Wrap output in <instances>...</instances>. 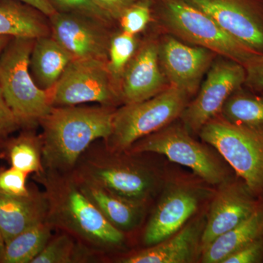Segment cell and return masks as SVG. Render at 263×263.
<instances>
[{
    "instance_id": "1",
    "label": "cell",
    "mask_w": 263,
    "mask_h": 263,
    "mask_svg": "<svg viewBox=\"0 0 263 263\" xmlns=\"http://www.w3.org/2000/svg\"><path fill=\"white\" fill-rule=\"evenodd\" d=\"M112 107L53 106L40 122L44 170L70 173L93 142L113 130Z\"/></svg>"
},
{
    "instance_id": "2",
    "label": "cell",
    "mask_w": 263,
    "mask_h": 263,
    "mask_svg": "<svg viewBox=\"0 0 263 263\" xmlns=\"http://www.w3.org/2000/svg\"><path fill=\"white\" fill-rule=\"evenodd\" d=\"M48 202L47 220L84 245L100 251L122 245L124 232L112 226L81 191L72 173L44 170L36 175Z\"/></svg>"
},
{
    "instance_id": "3",
    "label": "cell",
    "mask_w": 263,
    "mask_h": 263,
    "mask_svg": "<svg viewBox=\"0 0 263 263\" xmlns=\"http://www.w3.org/2000/svg\"><path fill=\"white\" fill-rule=\"evenodd\" d=\"M34 41L12 38L0 55V88L21 127L39 123L53 107L51 91L41 89L29 70Z\"/></svg>"
},
{
    "instance_id": "4",
    "label": "cell",
    "mask_w": 263,
    "mask_h": 263,
    "mask_svg": "<svg viewBox=\"0 0 263 263\" xmlns=\"http://www.w3.org/2000/svg\"><path fill=\"white\" fill-rule=\"evenodd\" d=\"M152 8L165 28L180 41L206 48L243 67L259 55L184 0H153Z\"/></svg>"
},
{
    "instance_id": "5",
    "label": "cell",
    "mask_w": 263,
    "mask_h": 263,
    "mask_svg": "<svg viewBox=\"0 0 263 263\" xmlns=\"http://www.w3.org/2000/svg\"><path fill=\"white\" fill-rule=\"evenodd\" d=\"M190 95L170 85L153 98L124 104L115 110L113 130L105 140L106 150L122 153L136 141L172 124L190 103Z\"/></svg>"
},
{
    "instance_id": "6",
    "label": "cell",
    "mask_w": 263,
    "mask_h": 263,
    "mask_svg": "<svg viewBox=\"0 0 263 263\" xmlns=\"http://www.w3.org/2000/svg\"><path fill=\"white\" fill-rule=\"evenodd\" d=\"M199 135L221 154L251 192L263 199V127L240 125L218 115Z\"/></svg>"
},
{
    "instance_id": "7",
    "label": "cell",
    "mask_w": 263,
    "mask_h": 263,
    "mask_svg": "<svg viewBox=\"0 0 263 263\" xmlns=\"http://www.w3.org/2000/svg\"><path fill=\"white\" fill-rule=\"evenodd\" d=\"M125 152L133 155L156 153L165 156L171 162L191 169L210 184H219L226 180V171L215 156L192 138L183 126L169 124L138 140Z\"/></svg>"
},
{
    "instance_id": "8",
    "label": "cell",
    "mask_w": 263,
    "mask_h": 263,
    "mask_svg": "<svg viewBox=\"0 0 263 263\" xmlns=\"http://www.w3.org/2000/svg\"><path fill=\"white\" fill-rule=\"evenodd\" d=\"M89 155L79 160L72 174L131 201L143 204L155 188L152 173L141 164L123 158L120 153Z\"/></svg>"
},
{
    "instance_id": "9",
    "label": "cell",
    "mask_w": 263,
    "mask_h": 263,
    "mask_svg": "<svg viewBox=\"0 0 263 263\" xmlns=\"http://www.w3.org/2000/svg\"><path fill=\"white\" fill-rule=\"evenodd\" d=\"M108 62L95 59H73L51 90L53 106L98 103L112 107L122 102L119 86Z\"/></svg>"
},
{
    "instance_id": "10",
    "label": "cell",
    "mask_w": 263,
    "mask_h": 263,
    "mask_svg": "<svg viewBox=\"0 0 263 263\" xmlns=\"http://www.w3.org/2000/svg\"><path fill=\"white\" fill-rule=\"evenodd\" d=\"M245 80L243 65L222 57L214 60L196 98L180 117L183 127L190 133H199L209 120L219 115L227 100L243 87Z\"/></svg>"
},
{
    "instance_id": "11",
    "label": "cell",
    "mask_w": 263,
    "mask_h": 263,
    "mask_svg": "<svg viewBox=\"0 0 263 263\" xmlns=\"http://www.w3.org/2000/svg\"><path fill=\"white\" fill-rule=\"evenodd\" d=\"M228 34L263 54V0H184Z\"/></svg>"
},
{
    "instance_id": "12",
    "label": "cell",
    "mask_w": 263,
    "mask_h": 263,
    "mask_svg": "<svg viewBox=\"0 0 263 263\" xmlns=\"http://www.w3.org/2000/svg\"><path fill=\"white\" fill-rule=\"evenodd\" d=\"M263 204L245 181L226 180L214 197L201 237V252L219 235L238 226Z\"/></svg>"
},
{
    "instance_id": "13",
    "label": "cell",
    "mask_w": 263,
    "mask_h": 263,
    "mask_svg": "<svg viewBox=\"0 0 263 263\" xmlns=\"http://www.w3.org/2000/svg\"><path fill=\"white\" fill-rule=\"evenodd\" d=\"M162 69L170 85L193 96L202 77L217 55L210 50L186 44L174 36H165L159 43Z\"/></svg>"
},
{
    "instance_id": "14",
    "label": "cell",
    "mask_w": 263,
    "mask_h": 263,
    "mask_svg": "<svg viewBox=\"0 0 263 263\" xmlns=\"http://www.w3.org/2000/svg\"><path fill=\"white\" fill-rule=\"evenodd\" d=\"M51 36L73 59H95L108 62L110 41L105 26L74 13L56 12L50 16Z\"/></svg>"
},
{
    "instance_id": "15",
    "label": "cell",
    "mask_w": 263,
    "mask_h": 263,
    "mask_svg": "<svg viewBox=\"0 0 263 263\" xmlns=\"http://www.w3.org/2000/svg\"><path fill=\"white\" fill-rule=\"evenodd\" d=\"M160 66L159 43L149 40L137 50L121 77L119 93L122 103L144 101L167 89L170 85Z\"/></svg>"
},
{
    "instance_id": "16",
    "label": "cell",
    "mask_w": 263,
    "mask_h": 263,
    "mask_svg": "<svg viewBox=\"0 0 263 263\" xmlns=\"http://www.w3.org/2000/svg\"><path fill=\"white\" fill-rule=\"evenodd\" d=\"M198 204L196 193L186 186L167 190L147 224L143 234L145 245H157L179 232L196 212Z\"/></svg>"
},
{
    "instance_id": "17",
    "label": "cell",
    "mask_w": 263,
    "mask_h": 263,
    "mask_svg": "<svg viewBox=\"0 0 263 263\" xmlns=\"http://www.w3.org/2000/svg\"><path fill=\"white\" fill-rule=\"evenodd\" d=\"M204 226L197 220L183 227L167 239L121 259L122 263H187L200 251ZM201 252V251H200Z\"/></svg>"
},
{
    "instance_id": "18",
    "label": "cell",
    "mask_w": 263,
    "mask_h": 263,
    "mask_svg": "<svg viewBox=\"0 0 263 263\" xmlns=\"http://www.w3.org/2000/svg\"><path fill=\"white\" fill-rule=\"evenodd\" d=\"M48 202L45 193L31 190L26 196L0 195V233L5 245L19 233L47 220Z\"/></svg>"
},
{
    "instance_id": "19",
    "label": "cell",
    "mask_w": 263,
    "mask_h": 263,
    "mask_svg": "<svg viewBox=\"0 0 263 263\" xmlns=\"http://www.w3.org/2000/svg\"><path fill=\"white\" fill-rule=\"evenodd\" d=\"M72 175L81 191L112 226L122 232L128 231L138 226L142 217L143 204L131 201L106 189Z\"/></svg>"
},
{
    "instance_id": "20",
    "label": "cell",
    "mask_w": 263,
    "mask_h": 263,
    "mask_svg": "<svg viewBox=\"0 0 263 263\" xmlns=\"http://www.w3.org/2000/svg\"><path fill=\"white\" fill-rule=\"evenodd\" d=\"M72 60L73 57L52 36L37 38L29 61L33 79L41 89L51 91Z\"/></svg>"
},
{
    "instance_id": "21",
    "label": "cell",
    "mask_w": 263,
    "mask_h": 263,
    "mask_svg": "<svg viewBox=\"0 0 263 263\" xmlns=\"http://www.w3.org/2000/svg\"><path fill=\"white\" fill-rule=\"evenodd\" d=\"M262 236L263 204L247 219L205 247L202 252V262L221 263L235 251Z\"/></svg>"
},
{
    "instance_id": "22",
    "label": "cell",
    "mask_w": 263,
    "mask_h": 263,
    "mask_svg": "<svg viewBox=\"0 0 263 263\" xmlns=\"http://www.w3.org/2000/svg\"><path fill=\"white\" fill-rule=\"evenodd\" d=\"M37 11L17 0H0V36L35 40L49 35V27Z\"/></svg>"
},
{
    "instance_id": "23",
    "label": "cell",
    "mask_w": 263,
    "mask_h": 263,
    "mask_svg": "<svg viewBox=\"0 0 263 263\" xmlns=\"http://www.w3.org/2000/svg\"><path fill=\"white\" fill-rule=\"evenodd\" d=\"M52 228L46 220L19 233L5 245L1 262H32L51 238Z\"/></svg>"
},
{
    "instance_id": "24",
    "label": "cell",
    "mask_w": 263,
    "mask_h": 263,
    "mask_svg": "<svg viewBox=\"0 0 263 263\" xmlns=\"http://www.w3.org/2000/svg\"><path fill=\"white\" fill-rule=\"evenodd\" d=\"M219 115L234 124L263 127V91L240 88L227 100Z\"/></svg>"
},
{
    "instance_id": "25",
    "label": "cell",
    "mask_w": 263,
    "mask_h": 263,
    "mask_svg": "<svg viewBox=\"0 0 263 263\" xmlns=\"http://www.w3.org/2000/svg\"><path fill=\"white\" fill-rule=\"evenodd\" d=\"M5 155L19 171L36 175L44 171L42 140L34 133L26 132L7 141Z\"/></svg>"
},
{
    "instance_id": "26",
    "label": "cell",
    "mask_w": 263,
    "mask_h": 263,
    "mask_svg": "<svg viewBox=\"0 0 263 263\" xmlns=\"http://www.w3.org/2000/svg\"><path fill=\"white\" fill-rule=\"evenodd\" d=\"M136 35L122 32L110 41L108 67L114 80L121 79L123 72L137 51Z\"/></svg>"
},
{
    "instance_id": "27",
    "label": "cell",
    "mask_w": 263,
    "mask_h": 263,
    "mask_svg": "<svg viewBox=\"0 0 263 263\" xmlns=\"http://www.w3.org/2000/svg\"><path fill=\"white\" fill-rule=\"evenodd\" d=\"M76 247L68 233L50 238L47 245L31 263H70L76 262Z\"/></svg>"
},
{
    "instance_id": "28",
    "label": "cell",
    "mask_w": 263,
    "mask_h": 263,
    "mask_svg": "<svg viewBox=\"0 0 263 263\" xmlns=\"http://www.w3.org/2000/svg\"><path fill=\"white\" fill-rule=\"evenodd\" d=\"M152 13V0H137L119 18L123 32L136 35L144 30Z\"/></svg>"
},
{
    "instance_id": "29",
    "label": "cell",
    "mask_w": 263,
    "mask_h": 263,
    "mask_svg": "<svg viewBox=\"0 0 263 263\" xmlns=\"http://www.w3.org/2000/svg\"><path fill=\"white\" fill-rule=\"evenodd\" d=\"M50 2L61 12L83 15L104 26L109 25L114 20L91 0H50Z\"/></svg>"
},
{
    "instance_id": "30",
    "label": "cell",
    "mask_w": 263,
    "mask_h": 263,
    "mask_svg": "<svg viewBox=\"0 0 263 263\" xmlns=\"http://www.w3.org/2000/svg\"><path fill=\"white\" fill-rule=\"evenodd\" d=\"M28 174L14 167H0V195L26 196L31 190L27 186Z\"/></svg>"
},
{
    "instance_id": "31",
    "label": "cell",
    "mask_w": 263,
    "mask_h": 263,
    "mask_svg": "<svg viewBox=\"0 0 263 263\" xmlns=\"http://www.w3.org/2000/svg\"><path fill=\"white\" fill-rule=\"evenodd\" d=\"M263 262V236L235 251L221 263Z\"/></svg>"
},
{
    "instance_id": "32",
    "label": "cell",
    "mask_w": 263,
    "mask_h": 263,
    "mask_svg": "<svg viewBox=\"0 0 263 263\" xmlns=\"http://www.w3.org/2000/svg\"><path fill=\"white\" fill-rule=\"evenodd\" d=\"M246 80L243 86L254 91H263V54L257 55L245 66Z\"/></svg>"
},
{
    "instance_id": "33",
    "label": "cell",
    "mask_w": 263,
    "mask_h": 263,
    "mask_svg": "<svg viewBox=\"0 0 263 263\" xmlns=\"http://www.w3.org/2000/svg\"><path fill=\"white\" fill-rule=\"evenodd\" d=\"M20 127V124L5 101L0 88V138L8 136Z\"/></svg>"
},
{
    "instance_id": "34",
    "label": "cell",
    "mask_w": 263,
    "mask_h": 263,
    "mask_svg": "<svg viewBox=\"0 0 263 263\" xmlns=\"http://www.w3.org/2000/svg\"><path fill=\"white\" fill-rule=\"evenodd\" d=\"M97 6L115 20H119L123 13L137 0H91Z\"/></svg>"
},
{
    "instance_id": "35",
    "label": "cell",
    "mask_w": 263,
    "mask_h": 263,
    "mask_svg": "<svg viewBox=\"0 0 263 263\" xmlns=\"http://www.w3.org/2000/svg\"><path fill=\"white\" fill-rule=\"evenodd\" d=\"M24 4L32 7L34 9L41 12L43 14L51 16L57 11L56 8L51 4L50 0H17Z\"/></svg>"
},
{
    "instance_id": "36",
    "label": "cell",
    "mask_w": 263,
    "mask_h": 263,
    "mask_svg": "<svg viewBox=\"0 0 263 263\" xmlns=\"http://www.w3.org/2000/svg\"><path fill=\"white\" fill-rule=\"evenodd\" d=\"M13 37H7V36H0V55L4 51L7 45L10 42Z\"/></svg>"
},
{
    "instance_id": "37",
    "label": "cell",
    "mask_w": 263,
    "mask_h": 263,
    "mask_svg": "<svg viewBox=\"0 0 263 263\" xmlns=\"http://www.w3.org/2000/svg\"><path fill=\"white\" fill-rule=\"evenodd\" d=\"M5 247V240L3 239V235L0 233V262H1L2 258H3V253H4Z\"/></svg>"
},
{
    "instance_id": "38",
    "label": "cell",
    "mask_w": 263,
    "mask_h": 263,
    "mask_svg": "<svg viewBox=\"0 0 263 263\" xmlns=\"http://www.w3.org/2000/svg\"><path fill=\"white\" fill-rule=\"evenodd\" d=\"M2 139H3V138H0V142H1V141H2Z\"/></svg>"
},
{
    "instance_id": "39",
    "label": "cell",
    "mask_w": 263,
    "mask_h": 263,
    "mask_svg": "<svg viewBox=\"0 0 263 263\" xmlns=\"http://www.w3.org/2000/svg\"><path fill=\"white\" fill-rule=\"evenodd\" d=\"M152 1H153V0H152Z\"/></svg>"
}]
</instances>
